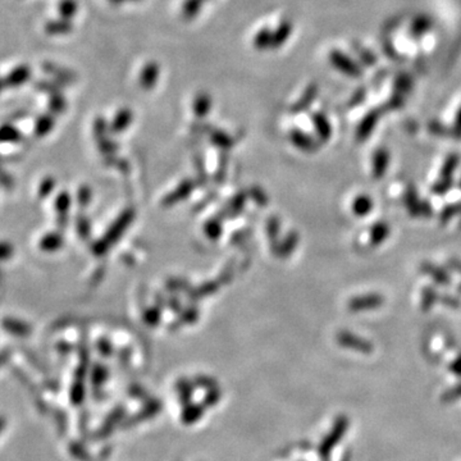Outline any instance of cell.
<instances>
[{"instance_id": "d4e9b609", "label": "cell", "mask_w": 461, "mask_h": 461, "mask_svg": "<svg viewBox=\"0 0 461 461\" xmlns=\"http://www.w3.org/2000/svg\"><path fill=\"white\" fill-rule=\"evenodd\" d=\"M62 85L55 80H38L35 82V89L41 93H47V95L62 91Z\"/></svg>"}, {"instance_id": "cb8c5ba5", "label": "cell", "mask_w": 461, "mask_h": 461, "mask_svg": "<svg viewBox=\"0 0 461 461\" xmlns=\"http://www.w3.org/2000/svg\"><path fill=\"white\" fill-rule=\"evenodd\" d=\"M204 0H185L182 4V15L188 20L195 18L203 7Z\"/></svg>"}, {"instance_id": "5b68a950", "label": "cell", "mask_w": 461, "mask_h": 461, "mask_svg": "<svg viewBox=\"0 0 461 461\" xmlns=\"http://www.w3.org/2000/svg\"><path fill=\"white\" fill-rule=\"evenodd\" d=\"M41 70H44L49 76H52L53 80L58 81L62 86L72 85L76 81V75L72 70L61 67L55 63L49 62V61L41 63Z\"/></svg>"}, {"instance_id": "d590c367", "label": "cell", "mask_w": 461, "mask_h": 461, "mask_svg": "<svg viewBox=\"0 0 461 461\" xmlns=\"http://www.w3.org/2000/svg\"><path fill=\"white\" fill-rule=\"evenodd\" d=\"M460 188H461V185H460Z\"/></svg>"}, {"instance_id": "ba28073f", "label": "cell", "mask_w": 461, "mask_h": 461, "mask_svg": "<svg viewBox=\"0 0 461 461\" xmlns=\"http://www.w3.org/2000/svg\"><path fill=\"white\" fill-rule=\"evenodd\" d=\"M160 76V67L157 62L150 61L140 70L139 84L144 90H153L157 86L158 80Z\"/></svg>"}, {"instance_id": "9a60e30c", "label": "cell", "mask_w": 461, "mask_h": 461, "mask_svg": "<svg viewBox=\"0 0 461 461\" xmlns=\"http://www.w3.org/2000/svg\"><path fill=\"white\" fill-rule=\"evenodd\" d=\"M211 96L206 91H200L195 95L192 102V112L197 118H205L211 109Z\"/></svg>"}, {"instance_id": "6da1fadb", "label": "cell", "mask_w": 461, "mask_h": 461, "mask_svg": "<svg viewBox=\"0 0 461 461\" xmlns=\"http://www.w3.org/2000/svg\"><path fill=\"white\" fill-rule=\"evenodd\" d=\"M328 58L332 67L338 72H341L345 76H347V77L358 79L363 75V70H361L359 64L338 49H333L329 53Z\"/></svg>"}, {"instance_id": "83f0119b", "label": "cell", "mask_w": 461, "mask_h": 461, "mask_svg": "<svg viewBox=\"0 0 461 461\" xmlns=\"http://www.w3.org/2000/svg\"><path fill=\"white\" fill-rule=\"evenodd\" d=\"M437 300V294L434 289H428L423 291L422 308L423 310H430Z\"/></svg>"}, {"instance_id": "ffe728a7", "label": "cell", "mask_w": 461, "mask_h": 461, "mask_svg": "<svg viewBox=\"0 0 461 461\" xmlns=\"http://www.w3.org/2000/svg\"><path fill=\"white\" fill-rule=\"evenodd\" d=\"M54 123L55 118L53 113L47 112L45 114H41L35 121V133H36V135H39V136H44L50 130H53Z\"/></svg>"}, {"instance_id": "3957f363", "label": "cell", "mask_w": 461, "mask_h": 461, "mask_svg": "<svg viewBox=\"0 0 461 461\" xmlns=\"http://www.w3.org/2000/svg\"><path fill=\"white\" fill-rule=\"evenodd\" d=\"M337 341L338 344L344 347H347L354 352H363V354H369L373 352V345L370 344L367 340L354 335L352 332H340L337 335Z\"/></svg>"}, {"instance_id": "277c9868", "label": "cell", "mask_w": 461, "mask_h": 461, "mask_svg": "<svg viewBox=\"0 0 461 461\" xmlns=\"http://www.w3.org/2000/svg\"><path fill=\"white\" fill-rule=\"evenodd\" d=\"M30 80H31V68L27 64H20L3 79V89L24 86Z\"/></svg>"}, {"instance_id": "484cf974", "label": "cell", "mask_w": 461, "mask_h": 461, "mask_svg": "<svg viewBox=\"0 0 461 461\" xmlns=\"http://www.w3.org/2000/svg\"><path fill=\"white\" fill-rule=\"evenodd\" d=\"M390 234V227L387 226L386 223H377L370 231V240L373 245H378L382 243L387 236Z\"/></svg>"}, {"instance_id": "9c48e42d", "label": "cell", "mask_w": 461, "mask_h": 461, "mask_svg": "<svg viewBox=\"0 0 461 461\" xmlns=\"http://www.w3.org/2000/svg\"><path fill=\"white\" fill-rule=\"evenodd\" d=\"M318 91H319L318 85L317 84H310L309 86L305 89L304 93L301 94V96L297 99V102L292 105L291 112L296 114V113H303L305 110L309 109L312 107L314 100L317 99Z\"/></svg>"}, {"instance_id": "52a82bcc", "label": "cell", "mask_w": 461, "mask_h": 461, "mask_svg": "<svg viewBox=\"0 0 461 461\" xmlns=\"http://www.w3.org/2000/svg\"><path fill=\"white\" fill-rule=\"evenodd\" d=\"M381 114L382 113H381V110L379 109H373L368 112L367 114L360 121L359 126L356 128V133H355L356 140H367L368 137L375 131L377 123H378V121L381 118Z\"/></svg>"}, {"instance_id": "2e32d148", "label": "cell", "mask_w": 461, "mask_h": 461, "mask_svg": "<svg viewBox=\"0 0 461 461\" xmlns=\"http://www.w3.org/2000/svg\"><path fill=\"white\" fill-rule=\"evenodd\" d=\"M432 26H433V22H432L430 17L421 15V16L415 17L413 20L409 32L414 39H421L432 30Z\"/></svg>"}, {"instance_id": "5bb4252c", "label": "cell", "mask_w": 461, "mask_h": 461, "mask_svg": "<svg viewBox=\"0 0 461 461\" xmlns=\"http://www.w3.org/2000/svg\"><path fill=\"white\" fill-rule=\"evenodd\" d=\"M44 30L50 36L68 35L73 30V24H72V21H70V20H64V18L59 17V20L47 21V24H44Z\"/></svg>"}, {"instance_id": "f1b7e54d", "label": "cell", "mask_w": 461, "mask_h": 461, "mask_svg": "<svg viewBox=\"0 0 461 461\" xmlns=\"http://www.w3.org/2000/svg\"><path fill=\"white\" fill-rule=\"evenodd\" d=\"M1 136H3V140L4 141H17L21 137V133L15 126L6 123L1 128Z\"/></svg>"}, {"instance_id": "8992f818", "label": "cell", "mask_w": 461, "mask_h": 461, "mask_svg": "<svg viewBox=\"0 0 461 461\" xmlns=\"http://www.w3.org/2000/svg\"><path fill=\"white\" fill-rule=\"evenodd\" d=\"M384 303V298L377 294H369L356 296L349 301V309L352 312H367L379 308Z\"/></svg>"}, {"instance_id": "4dcf8cb0", "label": "cell", "mask_w": 461, "mask_h": 461, "mask_svg": "<svg viewBox=\"0 0 461 461\" xmlns=\"http://www.w3.org/2000/svg\"><path fill=\"white\" fill-rule=\"evenodd\" d=\"M461 398V384L456 386L451 391L446 392L444 395V400L446 401H453V400L459 399Z\"/></svg>"}, {"instance_id": "7a4b0ae2", "label": "cell", "mask_w": 461, "mask_h": 461, "mask_svg": "<svg viewBox=\"0 0 461 461\" xmlns=\"http://www.w3.org/2000/svg\"><path fill=\"white\" fill-rule=\"evenodd\" d=\"M459 156L458 154H451L446 158L445 163L442 165L439 180L434 183L433 191L436 194H445L448 188L453 186V173L459 165Z\"/></svg>"}, {"instance_id": "4fadbf2b", "label": "cell", "mask_w": 461, "mask_h": 461, "mask_svg": "<svg viewBox=\"0 0 461 461\" xmlns=\"http://www.w3.org/2000/svg\"><path fill=\"white\" fill-rule=\"evenodd\" d=\"M390 153L387 149L381 148L375 150L373 156V174L375 179H382L390 165Z\"/></svg>"}, {"instance_id": "e575fe53", "label": "cell", "mask_w": 461, "mask_h": 461, "mask_svg": "<svg viewBox=\"0 0 461 461\" xmlns=\"http://www.w3.org/2000/svg\"><path fill=\"white\" fill-rule=\"evenodd\" d=\"M459 291H460V292H461V285H460V286H459Z\"/></svg>"}, {"instance_id": "7402d4cb", "label": "cell", "mask_w": 461, "mask_h": 461, "mask_svg": "<svg viewBox=\"0 0 461 461\" xmlns=\"http://www.w3.org/2000/svg\"><path fill=\"white\" fill-rule=\"evenodd\" d=\"M423 273L428 274L430 275L434 281L437 283H441V285H447L450 282V278H448V274L446 273V271L438 268L437 266H433V264H430V263H425L423 264L422 266Z\"/></svg>"}, {"instance_id": "7c38bea8", "label": "cell", "mask_w": 461, "mask_h": 461, "mask_svg": "<svg viewBox=\"0 0 461 461\" xmlns=\"http://www.w3.org/2000/svg\"><path fill=\"white\" fill-rule=\"evenodd\" d=\"M289 140L292 141V144L296 148L303 151H313L317 148V142L313 137L298 128H294L289 131Z\"/></svg>"}, {"instance_id": "30bf717a", "label": "cell", "mask_w": 461, "mask_h": 461, "mask_svg": "<svg viewBox=\"0 0 461 461\" xmlns=\"http://www.w3.org/2000/svg\"><path fill=\"white\" fill-rule=\"evenodd\" d=\"M294 31V24L291 20H282L278 26L273 30V47L280 49L289 41Z\"/></svg>"}, {"instance_id": "ac0fdd59", "label": "cell", "mask_w": 461, "mask_h": 461, "mask_svg": "<svg viewBox=\"0 0 461 461\" xmlns=\"http://www.w3.org/2000/svg\"><path fill=\"white\" fill-rule=\"evenodd\" d=\"M133 118V110L130 108H121L116 113V116H114L112 123L109 125L110 131H113V133L123 131L128 126L131 125Z\"/></svg>"}, {"instance_id": "603a6c76", "label": "cell", "mask_w": 461, "mask_h": 461, "mask_svg": "<svg viewBox=\"0 0 461 461\" xmlns=\"http://www.w3.org/2000/svg\"><path fill=\"white\" fill-rule=\"evenodd\" d=\"M354 213L359 217H364L369 211L373 209V203L372 199L365 195L358 196L352 205Z\"/></svg>"}, {"instance_id": "f546056e", "label": "cell", "mask_w": 461, "mask_h": 461, "mask_svg": "<svg viewBox=\"0 0 461 461\" xmlns=\"http://www.w3.org/2000/svg\"><path fill=\"white\" fill-rule=\"evenodd\" d=\"M451 133H453V136H455L456 139H461V105L460 108L458 109L456 116H455V121H453Z\"/></svg>"}, {"instance_id": "d6a6232c", "label": "cell", "mask_w": 461, "mask_h": 461, "mask_svg": "<svg viewBox=\"0 0 461 461\" xmlns=\"http://www.w3.org/2000/svg\"><path fill=\"white\" fill-rule=\"evenodd\" d=\"M453 372L455 375H460L461 377V355H459L456 360L453 363Z\"/></svg>"}, {"instance_id": "d6986e66", "label": "cell", "mask_w": 461, "mask_h": 461, "mask_svg": "<svg viewBox=\"0 0 461 461\" xmlns=\"http://www.w3.org/2000/svg\"><path fill=\"white\" fill-rule=\"evenodd\" d=\"M47 110L53 114H63L67 110V99L64 98L62 91L49 95L47 99Z\"/></svg>"}, {"instance_id": "e0dca14e", "label": "cell", "mask_w": 461, "mask_h": 461, "mask_svg": "<svg viewBox=\"0 0 461 461\" xmlns=\"http://www.w3.org/2000/svg\"><path fill=\"white\" fill-rule=\"evenodd\" d=\"M252 47L259 52H264L273 47V30L269 27L260 29L252 38Z\"/></svg>"}, {"instance_id": "836d02e7", "label": "cell", "mask_w": 461, "mask_h": 461, "mask_svg": "<svg viewBox=\"0 0 461 461\" xmlns=\"http://www.w3.org/2000/svg\"><path fill=\"white\" fill-rule=\"evenodd\" d=\"M110 3L113 4H122V3H126V1H139V0H109Z\"/></svg>"}, {"instance_id": "4316f807", "label": "cell", "mask_w": 461, "mask_h": 461, "mask_svg": "<svg viewBox=\"0 0 461 461\" xmlns=\"http://www.w3.org/2000/svg\"><path fill=\"white\" fill-rule=\"evenodd\" d=\"M411 85H413V82H411L410 76L400 75L399 77L395 81V93L405 96L411 90Z\"/></svg>"}, {"instance_id": "44dd1931", "label": "cell", "mask_w": 461, "mask_h": 461, "mask_svg": "<svg viewBox=\"0 0 461 461\" xmlns=\"http://www.w3.org/2000/svg\"><path fill=\"white\" fill-rule=\"evenodd\" d=\"M79 12V3L76 0H61L58 3V15L61 18L72 21Z\"/></svg>"}, {"instance_id": "1f68e13d", "label": "cell", "mask_w": 461, "mask_h": 461, "mask_svg": "<svg viewBox=\"0 0 461 461\" xmlns=\"http://www.w3.org/2000/svg\"><path fill=\"white\" fill-rule=\"evenodd\" d=\"M430 130L434 135H438V136H445L446 133V127L438 122H432L430 125Z\"/></svg>"}, {"instance_id": "8fae6325", "label": "cell", "mask_w": 461, "mask_h": 461, "mask_svg": "<svg viewBox=\"0 0 461 461\" xmlns=\"http://www.w3.org/2000/svg\"><path fill=\"white\" fill-rule=\"evenodd\" d=\"M312 121L318 139L321 141H328L332 137V126L326 114H323L322 112H315L312 116Z\"/></svg>"}]
</instances>
